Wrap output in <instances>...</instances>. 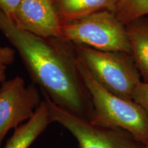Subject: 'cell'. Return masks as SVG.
I'll use <instances>...</instances> for the list:
<instances>
[{
    "mask_svg": "<svg viewBox=\"0 0 148 148\" xmlns=\"http://www.w3.org/2000/svg\"><path fill=\"white\" fill-rule=\"evenodd\" d=\"M60 38L96 50L131 54L125 25L110 10L94 12L61 24Z\"/></svg>",
    "mask_w": 148,
    "mask_h": 148,
    "instance_id": "3",
    "label": "cell"
},
{
    "mask_svg": "<svg viewBox=\"0 0 148 148\" xmlns=\"http://www.w3.org/2000/svg\"><path fill=\"white\" fill-rule=\"evenodd\" d=\"M147 18H148V16H147Z\"/></svg>",
    "mask_w": 148,
    "mask_h": 148,
    "instance_id": "16",
    "label": "cell"
},
{
    "mask_svg": "<svg viewBox=\"0 0 148 148\" xmlns=\"http://www.w3.org/2000/svg\"><path fill=\"white\" fill-rule=\"evenodd\" d=\"M51 123L47 103L43 99L34 116L14 130L4 148H29Z\"/></svg>",
    "mask_w": 148,
    "mask_h": 148,
    "instance_id": "9",
    "label": "cell"
},
{
    "mask_svg": "<svg viewBox=\"0 0 148 148\" xmlns=\"http://www.w3.org/2000/svg\"><path fill=\"white\" fill-rule=\"evenodd\" d=\"M0 32L17 51L42 94L63 110L91 121V99L75 66L73 44L24 31L1 10Z\"/></svg>",
    "mask_w": 148,
    "mask_h": 148,
    "instance_id": "1",
    "label": "cell"
},
{
    "mask_svg": "<svg viewBox=\"0 0 148 148\" xmlns=\"http://www.w3.org/2000/svg\"><path fill=\"white\" fill-rule=\"evenodd\" d=\"M12 20L37 36L60 38L61 23L52 0H22Z\"/></svg>",
    "mask_w": 148,
    "mask_h": 148,
    "instance_id": "7",
    "label": "cell"
},
{
    "mask_svg": "<svg viewBox=\"0 0 148 148\" xmlns=\"http://www.w3.org/2000/svg\"><path fill=\"white\" fill-rule=\"evenodd\" d=\"M73 45L76 55L99 84L114 95L132 100L133 92L141 77L131 54Z\"/></svg>",
    "mask_w": 148,
    "mask_h": 148,
    "instance_id": "4",
    "label": "cell"
},
{
    "mask_svg": "<svg viewBox=\"0 0 148 148\" xmlns=\"http://www.w3.org/2000/svg\"><path fill=\"white\" fill-rule=\"evenodd\" d=\"M131 47V56L142 82L148 83V18L143 16L125 25Z\"/></svg>",
    "mask_w": 148,
    "mask_h": 148,
    "instance_id": "8",
    "label": "cell"
},
{
    "mask_svg": "<svg viewBox=\"0 0 148 148\" xmlns=\"http://www.w3.org/2000/svg\"><path fill=\"white\" fill-rule=\"evenodd\" d=\"M42 100L34 84L26 85L16 76L0 87V148L11 129H16L34 116Z\"/></svg>",
    "mask_w": 148,
    "mask_h": 148,
    "instance_id": "6",
    "label": "cell"
},
{
    "mask_svg": "<svg viewBox=\"0 0 148 148\" xmlns=\"http://www.w3.org/2000/svg\"><path fill=\"white\" fill-rule=\"evenodd\" d=\"M145 148H148V143L146 145H145Z\"/></svg>",
    "mask_w": 148,
    "mask_h": 148,
    "instance_id": "15",
    "label": "cell"
},
{
    "mask_svg": "<svg viewBox=\"0 0 148 148\" xmlns=\"http://www.w3.org/2000/svg\"><path fill=\"white\" fill-rule=\"evenodd\" d=\"M51 122L67 130L79 148H145V145L124 130L92 123L63 110L42 94Z\"/></svg>",
    "mask_w": 148,
    "mask_h": 148,
    "instance_id": "5",
    "label": "cell"
},
{
    "mask_svg": "<svg viewBox=\"0 0 148 148\" xmlns=\"http://www.w3.org/2000/svg\"><path fill=\"white\" fill-rule=\"evenodd\" d=\"M75 64L89 93L92 109V123L123 129L146 145L148 143V117L133 100L114 95L99 84L75 53Z\"/></svg>",
    "mask_w": 148,
    "mask_h": 148,
    "instance_id": "2",
    "label": "cell"
},
{
    "mask_svg": "<svg viewBox=\"0 0 148 148\" xmlns=\"http://www.w3.org/2000/svg\"><path fill=\"white\" fill-rule=\"evenodd\" d=\"M112 12L126 25L136 18L148 16V0H119Z\"/></svg>",
    "mask_w": 148,
    "mask_h": 148,
    "instance_id": "11",
    "label": "cell"
},
{
    "mask_svg": "<svg viewBox=\"0 0 148 148\" xmlns=\"http://www.w3.org/2000/svg\"><path fill=\"white\" fill-rule=\"evenodd\" d=\"M53 5L63 24L94 12L113 11L119 0H52Z\"/></svg>",
    "mask_w": 148,
    "mask_h": 148,
    "instance_id": "10",
    "label": "cell"
},
{
    "mask_svg": "<svg viewBox=\"0 0 148 148\" xmlns=\"http://www.w3.org/2000/svg\"><path fill=\"white\" fill-rule=\"evenodd\" d=\"M21 1L22 0H0V10L10 19H12Z\"/></svg>",
    "mask_w": 148,
    "mask_h": 148,
    "instance_id": "14",
    "label": "cell"
},
{
    "mask_svg": "<svg viewBox=\"0 0 148 148\" xmlns=\"http://www.w3.org/2000/svg\"><path fill=\"white\" fill-rule=\"evenodd\" d=\"M15 58V50L8 46H0V84L6 81V70L13 63Z\"/></svg>",
    "mask_w": 148,
    "mask_h": 148,
    "instance_id": "12",
    "label": "cell"
},
{
    "mask_svg": "<svg viewBox=\"0 0 148 148\" xmlns=\"http://www.w3.org/2000/svg\"><path fill=\"white\" fill-rule=\"evenodd\" d=\"M132 100L143 108L148 117V83H138L133 92Z\"/></svg>",
    "mask_w": 148,
    "mask_h": 148,
    "instance_id": "13",
    "label": "cell"
}]
</instances>
